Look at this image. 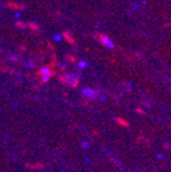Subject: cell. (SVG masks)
Instances as JSON below:
<instances>
[{
    "label": "cell",
    "instance_id": "cell-1",
    "mask_svg": "<svg viewBox=\"0 0 171 172\" xmlns=\"http://www.w3.org/2000/svg\"><path fill=\"white\" fill-rule=\"evenodd\" d=\"M59 81L62 83H65V84H68L72 87H77L78 84H79V78H77L75 75L73 74H65V75H60L58 77Z\"/></svg>",
    "mask_w": 171,
    "mask_h": 172
},
{
    "label": "cell",
    "instance_id": "cell-2",
    "mask_svg": "<svg viewBox=\"0 0 171 172\" xmlns=\"http://www.w3.org/2000/svg\"><path fill=\"white\" fill-rule=\"evenodd\" d=\"M97 38H99V40L102 42V44H104L105 46H107L108 48H110V49H113L115 46H114V43L112 42V40L108 37V36H106V35H104V34H100L99 36H97Z\"/></svg>",
    "mask_w": 171,
    "mask_h": 172
},
{
    "label": "cell",
    "instance_id": "cell-3",
    "mask_svg": "<svg viewBox=\"0 0 171 172\" xmlns=\"http://www.w3.org/2000/svg\"><path fill=\"white\" fill-rule=\"evenodd\" d=\"M83 95L85 96H87L89 99H95L97 96V92L92 90V89H89V88H86V89H84L83 90Z\"/></svg>",
    "mask_w": 171,
    "mask_h": 172
},
{
    "label": "cell",
    "instance_id": "cell-4",
    "mask_svg": "<svg viewBox=\"0 0 171 172\" xmlns=\"http://www.w3.org/2000/svg\"><path fill=\"white\" fill-rule=\"evenodd\" d=\"M63 37H64V39H65L68 43H70V44H75V40H74V38L72 37V35H71L69 32H64V33H63Z\"/></svg>",
    "mask_w": 171,
    "mask_h": 172
},
{
    "label": "cell",
    "instance_id": "cell-5",
    "mask_svg": "<svg viewBox=\"0 0 171 172\" xmlns=\"http://www.w3.org/2000/svg\"><path fill=\"white\" fill-rule=\"evenodd\" d=\"M6 5H7V7L13 8V9H23V8H24V5H23V4L16 3V2H13V1H9Z\"/></svg>",
    "mask_w": 171,
    "mask_h": 172
},
{
    "label": "cell",
    "instance_id": "cell-6",
    "mask_svg": "<svg viewBox=\"0 0 171 172\" xmlns=\"http://www.w3.org/2000/svg\"><path fill=\"white\" fill-rule=\"evenodd\" d=\"M115 121H116L119 125H121V126H123V127H128V126H129V123H128L125 119H123V118H116Z\"/></svg>",
    "mask_w": 171,
    "mask_h": 172
},
{
    "label": "cell",
    "instance_id": "cell-7",
    "mask_svg": "<svg viewBox=\"0 0 171 172\" xmlns=\"http://www.w3.org/2000/svg\"><path fill=\"white\" fill-rule=\"evenodd\" d=\"M27 27H28L29 29H31L32 31H38V30H39V26H38L37 24H35V23H32V22L27 23Z\"/></svg>",
    "mask_w": 171,
    "mask_h": 172
},
{
    "label": "cell",
    "instance_id": "cell-8",
    "mask_svg": "<svg viewBox=\"0 0 171 172\" xmlns=\"http://www.w3.org/2000/svg\"><path fill=\"white\" fill-rule=\"evenodd\" d=\"M16 25H17L19 28H26V27H27V24H26V23H23V22H21V21H18V22L16 23Z\"/></svg>",
    "mask_w": 171,
    "mask_h": 172
},
{
    "label": "cell",
    "instance_id": "cell-9",
    "mask_svg": "<svg viewBox=\"0 0 171 172\" xmlns=\"http://www.w3.org/2000/svg\"><path fill=\"white\" fill-rule=\"evenodd\" d=\"M67 57H68V59H69L71 63H75V62H76V57L73 56V55H68Z\"/></svg>",
    "mask_w": 171,
    "mask_h": 172
},
{
    "label": "cell",
    "instance_id": "cell-10",
    "mask_svg": "<svg viewBox=\"0 0 171 172\" xmlns=\"http://www.w3.org/2000/svg\"><path fill=\"white\" fill-rule=\"evenodd\" d=\"M85 66H86V64H85L84 62H80V63H79V68L82 69V68H84Z\"/></svg>",
    "mask_w": 171,
    "mask_h": 172
},
{
    "label": "cell",
    "instance_id": "cell-11",
    "mask_svg": "<svg viewBox=\"0 0 171 172\" xmlns=\"http://www.w3.org/2000/svg\"><path fill=\"white\" fill-rule=\"evenodd\" d=\"M82 146H83L84 149H88V143H87V142H83V143H82Z\"/></svg>",
    "mask_w": 171,
    "mask_h": 172
},
{
    "label": "cell",
    "instance_id": "cell-12",
    "mask_svg": "<svg viewBox=\"0 0 171 172\" xmlns=\"http://www.w3.org/2000/svg\"><path fill=\"white\" fill-rule=\"evenodd\" d=\"M136 112H137V113H139V114H144V111H143V110H141V109H136Z\"/></svg>",
    "mask_w": 171,
    "mask_h": 172
},
{
    "label": "cell",
    "instance_id": "cell-13",
    "mask_svg": "<svg viewBox=\"0 0 171 172\" xmlns=\"http://www.w3.org/2000/svg\"><path fill=\"white\" fill-rule=\"evenodd\" d=\"M170 81H171V79H170Z\"/></svg>",
    "mask_w": 171,
    "mask_h": 172
}]
</instances>
